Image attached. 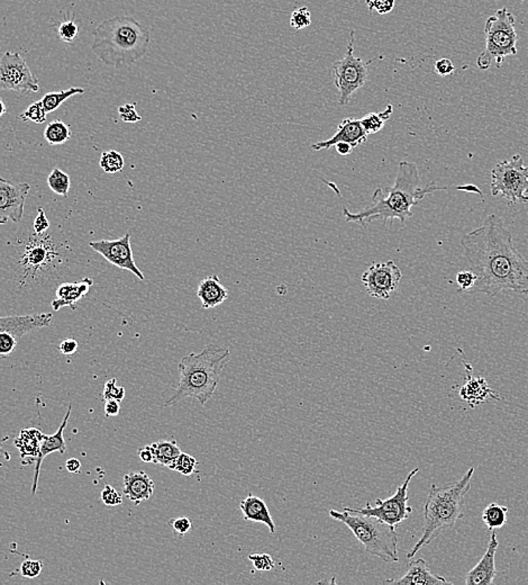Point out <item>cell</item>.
Returning <instances> with one entry per match:
<instances>
[{"label":"cell","instance_id":"cell-1","mask_svg":"<svg viewBox=\"0 0 528 585\" xmlns=\"http://www.w3.org/2000/svg\"><path fill=\"white\" fill-rule=\"evenodd\" d=\"M463 256L477 279L472 292L496 297L505 290L528 295V260L497 214L461 238Z\"/></svg>","mask_w":528,"mask_h":585},{"label":"cell","instance_id":"cell-2","mask_svg":"<svg viewBox=\"0 0 528 585\" xmlns=\"http://www.w3.org/2000/svg\"><path fill=\"white\" fill-rule=\"evenodd\" d=\"M447 187L437 186L434 181L421 187L418 167L409 161L399 162L396 179L392 187L378 188L372 195V204L359 212L352 213L343 208L344 219L348 223H357L368 226L376 219H382L383 224L399 219L402 224L413 217L411 208L417 205L427 195L438 191H447Z\"/></svg>","mask_w":528,"mask_h":585},{"label":"cell","instance_id":"cell-3","mask_svg":"<svg viewBox=\"0 0 528 585\" xmlns=\"http://www.w3.org/2000/svg\"><path fill=\"white\" fill-rule=\"evenodd\" d=\"M91 50L108 67L134 65L147 52L150 30L133 17L118 16L100 22L93 32Z\"/></svg>","mask_w":528,"mask_h":585},{"label":"cell","instance_id":"cell-4","mask_svg":"<svg viewBox=\"0 0 528 585\" xmlns=\"http://www.w3.org/2000/svg\"><path fill=\"white\" fill-rule=\"evenodd\" d=\"M228 357L230 350L216 345H208L202 352H191L183 357L179 364V384L166 406L177 404L187 397L206 405L216 392Z\"/></svg>","mask_w":528,"mask_h":585},{"label":"cell","instance_id":"cell-5","mask_svg":"<svg viewBox=\"0 0 528 585\" xmlns=\"http://www.w3.org/2000/svg\"><path fill=\"white\" fill-rule=\"evenodd\" d=\"M475 467H470L458 481L437 487L433 484L424 506L425 525L423 534L407 554L414 558L423 547L432 543L440 532L452 529L464 517V500L472 485Z\"/></svg>","mask_w":528,"mask_h":585},{"label":"cell","instance_id":"cell-6","mask_svg":"<svg viewBox=\"0 0 528 585\" xmlns=\"http://www.w3.org/2000/svg\"><path fill=\"white\" fill-rule=\"evenodd\" d=\"M329 515L344 523L362 544L367 553L385 562H398V534L395 527L376 518L351 513L345 510L343 512L329 510Z\"/></svg>","mask_w":528,"mask_h":585},{"label":"cell","instance_id":"cell-7","mask_svg":"<svg viewBox=\"0 0 528 585\" xmlns=\"http://www.w3.org/2000/svg\"><path fill=\"white\" fill-rule=\"evenodd\" d=\"M60 258L61 255L48 233L32 236L22 248L18 260L22 284L35 283L52 275Z\"/></svg>","mask_w":528,"mask_h":585},{"label":"cell","instance_id":"cell-8","mask_svg":"<svg viewBox=\"0 0 528 585\" xmlns=\"http://www.w3.org/2000/svg\"><path fill=\"white\" fill-rule=\"evenodd\" d=\"M491 194L501 195L508 204L528 202V166L522 155H513L509 160L497 163L491 170Z\"/></svg>","mask_w":528,"mask_h":585},{"label":"cell","instance_id":"cell-9","mask_svg":"<svg viewBox=\"0 0 528 585\" xmlns=\"http://www.w3.org/2000/svg\"><path fill=\"white\" fill-rule=\"evenodd\" d=\"M516 20L508 9H498L492 16L489 17L484 25L486 37V52L501 67L506 58L516 56L518 34L516 31Z\"/></svg>","mask_w":528,"mask_h":585},{"label":"cell","instance_id":"cell-10","mask_svg":"<svg viewBox=\"0 0 528 585\" xmlns=\"http://www.w3.org/2000/svg\"><path fill=\"white\" fill-rule=\"evenodd\" d=\"M354 31H351L345 56L333 65L334 84L338 90V104L341 106L348 105L352 96L368 80L369 63L354 56Z\"/></svg>","mask_w":528,"mask_h":585},{"label":"cell","instance_id":"cell-11","mask_svg":"<svg viewBox=\"0 0 528 585\" xmlns=\"http://www.w3.org/2000/svg\"><path fill=\"white\" fill-rule=\"evenodd\" d=\"M417 472H419V468L411 470L404 480V483L399 485L395 494L391 495L390 498L385 499V500L378 499L376 501V506H372L368 502L367 506L364 508H361V509H351V508L344 506V510L351 512V513H359V515L376 518V519H379V520L396 528L413 513V508L408 504V501H409L408 487H409L410 482H411L413 477H415Z\"/></svg>","mask_w":528,"mask_h":585},{"label":"cell","instance_id":"cell-12","mask_svg":"<svg viewBox=\"0 0 528 585\" xmlns=\"http://www.w3.org/2000/svg\"><path fill=\"white\" fill-rule=\"evenodd\" d=\"M0 90L37 93L39 79L34 77L25 60L17 52H6L0 59Z\"/></svg>","mask_w":528,"mask_h":585},{"label":"cell","instance_id":"cell-13","mask_svg":"<svg viewBox=\"0 0 528 585\" xmlns=\"http://www.w3.org/2000/svg\"><path fill=\"white\" fill-rule=\"evenodd\" d=\"M402 270L392 260L372 264L362 274L361 281L369 295L378 300H389L402 281Z\"/></svg>","mask_w":528,"mask_h":585},{"label":"cell","instance_id":"cell-14","mask_svg":"<svg viewBox=\"0 0 528 585\" xmlns=\"http://www.w3.org/2000/svg\"><path fill=\"white\" fill-rule=\"evenodd\" d=\"M89 247L107 262L114 264L119 269L128 270L134 274L140 281H144V275L140 268L135 264L131 245V234L126 233L117 240H99L90 242Z\"/></svg>","mask_w":528,"mask_h":585},{"label":"cell","instance_id":"cell-15","mask_svg":"<svg viewBox=\"0 0 528 585\" xmlns=\"http://www.w3.org/2000/svg\"><path fill=\"white\" fill-rule=\"evenodd\" d=\"M29 189V184L0 177V225L22 221Z\"/></svg>","mask_w":528,"mask_h":585},{"label":"cell","instance_id":"cell-16","mask_svg":"<svg viewBox=\"0 0 528 585\" xmlns=\"http://www.w3.org/2000/svg\"><path fill=\"white\" fill-rule=\"evenodd\" d=\"M369 135L363 129L362 124L357 118H344L337 127L336 133L329 140L322 141L312 144L314 151L331 149V146L340 142L351 144L353 148L363 144L368 140Z\"/></svg>","mask_w":528,"mask_h":585},{"label":"cell","instance_id":"cell-17","mask_svg":"<svg viewBox=\"0 0 528 585\" xmlns=\"http://www.w3.org/2000/svg\"><path fill=\"white\" fill-rule=\"evenodd\" d=\"M498 546H499V541H498L497 534L492 530L486 553L483 555L480 562H477L469 573H466V585H490L494 582V577L497 575L496 551H497Z\"/></svg>","mask_w":528,"mask_h":585},{"label":"cell","instance_id":"cell-18","mask_svg":"<svg viewBox=\"0 0 528 585\" xmlns=\"http://www.w3.org/2000/svg\"><path fill=\"white\" fill-rule=\"evenodd\" d=\"M52 321H53L52 313L0 316V332H11L20 340L22 335L50 326Z\"/></svg>","mask_w":528,"mask_h":585},{"label":"cell","instance_id":"cell-19","mask_svg":"<svg viewBox=\"0 0 528 585\" xmlns=\"http://www.w3.org/2000/svg\"><path fill=\"white\" fill-rule=\"evenodd\" d=\"M466 371V382L460 390L461 399L466 401L471 408L482 403L500 399L499 395L489 386L483 377L472 376V367L469 364L464 363Z\"/></svg>","mask_w":528,"mask_h":585},{"label":"cell","instance_id":"cell-20","mask_svg":"<svg viewBox=\"0 0 528 585\" xmlns=\"http://www.w3.org/2000/svg\"><path fill=\"white\" fill-rule=\"evenodd\" d=\"M387 583L404 585L453 584L452 582H449L441 575L433 574L427 566L426 560L424 558H418V560H411L410 558L407 573L404 574V577H399V579H389Z\"/></svg>","mask_w":528,"mask_h":585},{"label":"cell","instance_id":"cell-21","mask_svg":"<svg viewBox=\"0 0 528 585\" xmlns=\"http://www.w3.org/2000/svg\"><path fill=\"white\" fill-rule=\"evenodd\" d=\"M71 410H72V406H69L65 419H63L61 425H60L59 429L56 430L54 435H51V436L44 435L42 444H41V449H39V457L35 461V472H34L33 485H32V494L33 495H35V493H37L39 470H41L43 459H45V457H48L50 454L56 453V451H59L61 454H65V451H67V444H65L63 433H65V428L67 425V420L70 418Z\"/></svg>","mask_w":528,"mask_h":585},{"label":"cell","instance_id":"cell-22","mask_svg":"<svg viewBox=\"0 0 528 585\" xmlns=\"http://www.w3.org/2000/svg\"><path fill=\"white\" fill-rule=\"evenodd\" d=\"M123 494L135 506L149 500L154 492L155 484L145 472H133L124 475Z\"/></svg>","mask_w":528,"mask_h":585},{"label":"cell","instance_id":"cell-23","mask_svg":"<svg viewBox=\"0 0 528 585\" xmlns=\"http://www.w3.org/2000/svg\"><path fill=\"white\" fill-rule=\"evenodd\" d=\"M93 285V279L88 277L77 283H63L56 288L55 298L51 303V307L53 311L67 307L76 309L77 303L87 295Z\"/></svg>","mask_w":528,"mask_h":585},{"label":"cell","instance_id":"cell-24","mask_svg":"<svg viewBox=\"0 0 528 585\" xmlns=\"http://www.w3.org/2000/svg\"><path fill=\"white\" fill-rule=\"evenodd\" d=\"M197 296L204 309H215L228 298V290L219 281L218 276H207L200 281L197 288Z\"/></svg>","mask_w":528,"mask_h":585},{"label":"cell","instance_id":"cell-25","mask_svg":"<svg viewBox=\"0 0 528 585\" xmlns=\"http://www.w3.org/2000/svg\"><path fill=\"white\" fill-rule=\"evenodd\" d=\"M239 509L242 510L245 521L263 523L269 528V532L271 534H275V530H277L275 521H273L272 515L270 513L267 503L262 499L256 496V495L249 494L244 500L241 501Z\"/></svg>","mask_w":528,"mask_h":585},{"label":"cell","instance_id":"cell-26","mask_svg":"<svg viewBox=\"0 0 528 585\" xmlns=\"http://www.w3.org/2000/svg\"><path fill=\"white\" fill-rule=\"evenodd\" d=\"M43 438L44 433L35 428L20 431V436L15 439V446L20 451V458L22 461L26 458L37 461Z\"/></svg>","mask_w":528,"mask_h":585},{"label":"cell","instance_id":"cell-27","mask_svg":"<svg viewBox=\"0 0 528 585\" xmlns=\"http://www.w3.org/2000/svg\"><path fill=\"white\" fill-rule=\"evenodd\" d=\"M151 448L154 454L153 463L164 467L170 466L172 461L181 454V450L178 447L176 440H159V442H153Z\"/></svg>","mask_w":528,"mask_h":585},{"label":"cell","instance_id":"cell-28","mask_svg":"<svg viewBox=\"0 0 528 585\" xmlns=\"http://www.w3.org/2000/svg\"><path fill=\"white\" fill-rule=\"evenodd\" d=\"M509 509L498 503H490L482 512V521L489 530H496L505 526Z\"/></svg>","mask_w":528,"mask_h":585},{"label":"cell","instance_id":"cell-29","mask_svg":"<svg viewBox=\"0 0 528 585\" xmlns=\"http://www.w3.org/2000/svg\"><path fill=\"white\" fill-rule=\"evenodd\" d=\"M71 129L65 122L52 121L44 129V139L50 146H61L70 140Z\"/></svg>","mask_w":528,"mask_h":585},{"label":"cell","instance_id":"cell-30","mask_svg":"<svg viewBox=\"0 0 528 585\" xmlns=\"http://www.w3.org/2000/svg\"><path fill=\"white\" fill-rule=\"evenodd\" d=\"M393 107L392 105H388L383 112H370L368 115L361 118V124H362L363 129L368 135L376 134L379 132L385 127V122L392 115Z\"/></svg>","mask_w":528,"mask_h":585},{"label":"cell","instance_id":"cell-31","mask_svg":"<svg viewBox=\"0 0 528 585\" xmlns=\"http://www.w3.org/2000/svg\"><path fill=\"white\" fill-rule=\"evenodd\" d=\"M84 93V88L71 87L67 90H61L59 93L45 94L41 101H42L46 112H52L58 110L65 101H67L72 96L82 95Z\"/></svg>","mask_w":528,"mask_h":585},{"label":"cell","instance_id":"cell-32","mask_svg":"<svg viewBox=\"0 0 528 585\" xmlns=\"http://www.w3.org/2000/svg\"><path fill=\"white\" fill-rule=\"evenodd\" d=\"M48 186L56 195L67 198L70 191L71 178L61 169L54 168L48 177Z\"/></svg>","mask_w":528,"mask_h":585},{"label":"cell","instance_id":"cell-33","mask_svg":"<svg viewBox=\"0 0 528 585\" xmlns=\"http://www.w3.org/2000/svg\"><path fill=\"white\" fill-rule=\"evenodd\" d=\"M99 166L107 174H117L123 170L125 166L123 155L115 150H110L101 153L99 159Z\"/></svg>","mask_w":528,"mask_h":585},{"label":"cell","instance_id":"cell-34","mask_svg":"<svg viewBox=\"0 0 528 585\" xmlns=\"http://www.w3.org/2000/svg\"><path fill=\"white\" fill-rule=\"evenodd\" d=\"M197 465H198V461L194 457L189 454L181 453L172 461V464L168 468L179 472L183 476H191L196 472Z\"/></svg>","mask_w":528,"mask_h":585},{"label":"cell","instance_id":"cell-35","mask_svg":"<svg viewBox=\"0 0 528 585\" xmlns=\"http://www.w3.org/2000/svg\"><path fill=\"white\" fill-rule=\"evenodd\" d=\"M48 112L43 106L42 101H35L33 104L26 108L25 112L20 114V117L24 122H33V123L42 124L46 121Z\"/></svg>","mask_w":528,"mask_h":585},{"label":"cell","instance_id":"cell-36","mask_svg":"<svg viewBox=\"0 0 528 585\" xmlns=\"http://www.w3.org/2000/svg\"><path fill=\"white\" fill-rule=\"evenodd\" d=\"M312 24L310 11L307 7L296 9L290 17V26L295 28L296 31H301L309 27Z\"/></svg>","mask_w":528,"mask_h":585},{"label":"cell","instance_id":"cell-37","mask_svg":"<svg viewBox=\"0 0 528 585\" xmlns=\"http://www.w3.org/2000/svg\"><path fill=\"white\" fill-rule=\"evenodd\" d=\"M20 339L8 331L0 332V358L11 356L15 352Z\"/></svg>","mask_w":528,"mask_h":585},{"label":"cell","instance_id":"cell-38","mask_svg":"<svg viewBox=\"0 0 528 585\" xmlns=\"http://www.w3.org/2000/svg\"><path fill=\"white\" fill-rule=\"evenodd\" d=\"M125 388L123 386L117 385V380L112 378L105 384L104 392H103V399L105 401L107 399H117L119 402L123 401L125 397Z\"/></svg>","mask_w":528,"mask_h":585},{"label":"cell","instance_id":"cell-39","mask_svg":"<svg viewBox=\"0 0 528 585\" xmlns=\"http://www.w3.org/2000/svg\"><path fill=\"white\" fill-rule=\"evenodd\" d=\"M58 33H59L60 39L63 42L73 43L74 42V39H77V37H78L79 27L76 22H73V20H65V22H61V25H60L59 30H58Z\"/></svg>","mask_w":528,"mask_h":585},{"label":"cell","instance_id":"cell-40","mask_svg":"<svg viewBox=\"0 0 528 585\" xmlns=\"http://www.w3.org/2000/svg\"><path fill=\"white\" fill-rule=\"evenodd\" d=\"M477 277L472 270H462L456 274L455 281L458 286V292H468L475 286Z\"/></svg>","mask_w":528,"mask_h":585},{"label":"cell","instance_id":"cell-41","mask_svg":"<svg viewBox=\"0 0 528 585\" xmlns=\"http://www.w3.org/2000/svg\"><path fill=\"white\" fill-rule=\"evenodd\" d=\"M43 570V562L39 560H26L22 562L20 572L26 579H35L39 577Z\"/></svg>","mask_w":528,"mask_h":585},{"label":"cell","instance_id":"cell-42","mask_svg":"<svg viewBox=\"0 0 528 585\" xmlns=\"http://www.w3.org/2000/svg\"><path fill=\"white\" fill-rule=\"evenodd\" d=\"M249 560L253 562V567L256 571L267 572L275 568V560L268 554H252L249 556Z\"/></svg>","mask_w":528,"mask_h":585},{"label":"cell","instance_id":"cell-43","mask_svg":"<svg viewBox=\"0 0 528 585\" xmlns=\"http://www.w3.org/2000/svg\"><path fill=\"white\" fill-rule=\"evenodd\" d=\"M101 501L107 506H117L123 503V495L112 485H106L101 492Z\"/></svg>","mask_w":528,"mask_h":585},{"label":"cell","instance_id":"cell-44","mask_svg":"<svg viewBox=\"0 0 528 585\" xmlns=\"http://www.w3.org/2000/svg\"><path fill=\"white\" fill-rule=\"evenodd\" d=\"M118 116H119V120L125 123H136L142 120L135 110V105L133 104H125L118 107Z\"/></svg>","mask_w":528,"mask_h":585},{"label":"cell","instance_id":"cell-45","mask_svg":"<svg viewBox=\"0 0 528 585\" xmlns=\"http://www.w3.org/2000/svg\"><path fill=\"white\" fill-rule=\"evenodd\" d=\"M50 221H48V217H46L44 208H37V217L34 219L33 224L34 232H35V234L42 236V234L46 233L48 229H50Z\"/></svg>","mask_w":528,"mask_h":585},{"label":"cell","instance_id":"cell-46","mask_svg":"<svg viewBox=\"0 0 528 585\" xmlns=\"http://www.w3.org/2000/svg\"><path fill=\"white\" fill-rule=\"evenodd\" d=\"M370 11H376L378 14L385 15L392 11L395 0H367Z\"/></svg>","mask_w":528,"mask_h":585},{"label":"cell","instance_id":"cell-47","mask_svg":"<svg viewBox=\"0 0 528 585\" xmlns=\"http://www.w3.org/2000/svg\"><path fill=\"white\" fill-rule=\"evenodd\" d=\"M170 526L173 528L174 532H177L180 536H185L190 532L192 528V522L190 519L185 517L176 518L170 520Z\"/></svg>","mask_w":528,"mask_h":585},{"label":"cell","instance_id":"cell-48","mask_svg":"<svg viewBox=\"0 0 528 585\" xmlns=\"http://www.w3.org/2000/svg\"><path fill=\"white\" fill-rule=\"evenodd\" d=\"M454 71L455 65H453V62L451 60L447 59V58H443V59L437 60L435 62V72L440 75V76H449Z\"/></svg>","mask_w":528,"mask_h":585},{"label":"cell","instance_id":"cell-49","mask_svg":"<svg viewBox=\"0 0 528 585\" xmlns=\"http://www.w3.org/2000/svg\"><path fill=\"white\" fill-rule=\"evenodd\" d=\"M78 347L79 343L76 339L67 338V339L62 340L61 343H60V352L62 354H65V356H72V354H76L77 350H78Z\"/></svg>","mask_w":528,"mask_h":585},{"label":"cell","instance_id":"cell-50","mask_svg":"<svg viewBox=\"0 0 528 585\" xmlns=\"http://www.w3.org/2000/svg\"><path fill=\"white\" fill-rule=\"evenodd\" d=\"M105 414L106 416H116L121 412V402L117 399L105 401Z\"/></svg>","mask_w":528,"mask_h":585},{"label":"cell","instance_id":"cell-51","mask_svg":"<svg viewBox=\"0 0 528 585\" xmlns=\"http://www.w3.org/2000/svg\"><path fill=\"white\" fill-rule=\"evenodd\" d=\"M138 457L143 463H153L154 461V454L152 450L151 444L145 446L144 448H140L138 450Z\"/></svg>","mask_w":528,"mask_h":585},{"label":"cell","instance_id":"cell-52","mask_svg":"<svg viewBox=\"0 0 528 585\" xmlns=\"http://www.w3.org/2000/svg\"><path fill=\"white\" fill-rule=\"evenodd\" d=\"M65 467H67V472H72V474H79L81 472V463L78 458L67 459Z\"/></svg>","mask_w":528,"mask_h":585},{"label":"cell","instance_id":"cell-53","mask_svg":"<svg viewBox=\"0 0 528 585\" xmlns=\"http://www.w3.org/2000/svg\"><path fill=\"white\" fill-rule=\"evenodd\" d=\"M337 153L340 155H351L352 150L354 149L351 144L345 143V142H340V143L335 144Z\"/></svg>","mask_w":528,"mask_h":585},{"label":"cell","instance_id":"cell-54","mask_svg":"<svg viewBox=\"0 0 528 585\" xmlns=\"http://www.w3.org/2000/svg\"><path fill=\"white\" fill-rule=\"evenodd\" d=\"M491 58L486 53V52H483L481 53V56H479V59H477V67L482 69V70H487L490 65H491Z\"/></svg>","mask_w":528,"mask_h":585},{"label":"cell","instance_id":"cell-55","mask_svg":"<svg viewBox=\"0 0 528 585\" xmlns=\"http://www.w3.org/2000/svg\"><path fill=\"white\" fill-rule=\"evenodd\" d=\"M7 112V107H6L5 103H4L3 99L0 98V117L6 114Z\"/></svg>","mask_w":528,"mask_h":585},{"label":"cell","instance_id":"cell-56","mask_svg":"<svg viewBox=\"0 0 528 585\" xmlns=\"http://www.w3.org/2000/svg\"><path fill=\"white\" fill-rule=\"evenodd\" d=\"M4 442V440H0V448H1V442Z\"/></svg>","mask_w":528,"mask_h":585},{"label":"cell","instance_id":"cell-57","mask_svg":"<svg viewBox=\"0 0 528 585\" xmlns=\"http://www.w3.org/2000/svg\"><path fill=\"white\" fill-rule=\"evenodd\" d=\"M34 1H37V3H39V1H41V0H34Z\"/></svg>","mask_w":528,"mask_h":585}]
</instances>
